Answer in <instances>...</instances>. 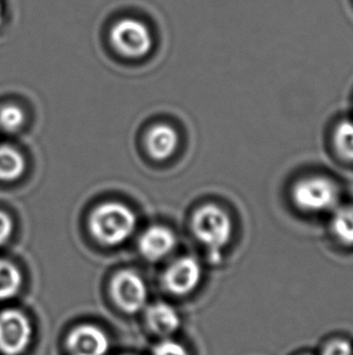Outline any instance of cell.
<instances>
[{
	"mask_svg": "<svg viewBox=\"0 0 353 355\" xmlns=\"http://www.w3.org/2000/svg\"><path fill=\"white\" fill-rule=\"evenodd\" d=\"M136 228L134 211L120 202H105L90 217L91 233L100 243L109 246L123 244Z\"/></svg>",
	"mask_w": 353,
	"mask_h": 355,
	"instance_id": "cell-1",
	"label": "cell"
},
{
	"mask_svg": "<svg viewBox=\"0 0 353 355\" xmlns=\"http://www.w3.org/2000/svg\"><path fill=\"white\" fill-rule=\"evenodd\" d=\"M191 230L210 254H219L234 236V223L229 212L215 204H206L194 212Z\"/></svg>",
	"mask_w": 353,
	"mask_h": 355,
	"instance_id": "cell-2",
	"label": "cell"
},
{
	"mask_svg": "<svg viewBox=\"0 0 353 355\" xmlns=\"http://www.w3.org/2000/svg\"><path fill=\"white\" fill-rule=\"evenodd\" d=\"M291 200L300 211L325 214L340 205V188L325 176H309L296 181L291 188Z\"/></svg>",
	"mask_w": 353,
	"mask_h": 355,
	"instance_id": "cell-3",
	"label": "cell"
},
{
	"mask_svg": "<svg viewBox=\"0 0 353 355\" xmlns=\"http://www.w3.org/2000/svg\"><path fill=\"white\" fill-rule=\"evenodd\" d=\"M33 329L28 318L17 309L0 312V353L22 355L28 349Z\"/></svg>",
	"mask_w": 353,
	"mask_h": 355,
	"instance_id": "cell-4",
	"label": "cell"
},
{
	"mask_svg": "<svg viewBox=\"0 0 353 355\" xmlns=\"http://www.w3.org/2000/svg\"><path fill=\"white\" fill-rule=\"evenodd\" d=\"M110 293L116 307L126 314L141 312L147 304L148 291L145 283L132 270L116 274L111 280Z\"/></svg>",
	"mask_w": 353,
	"mask_h": 355,
	"instance_id": "cell-5",
	"label": "cell"
},
{
	"mask_svg": "<svg viewBox=\"0 0 353 355\" xmlns=\"http://www.w3.org/2000/svg\"><path fill=\"white\" fill-rule=\"evenodd\" d=\"M111 43L126 58H142L152 48V37L141 21L123 19L111 31Z\"/></svg>",
	"mask_w": 353,
	"mask_h": 355,
	"instance_id": "cell-6",
	"label": "cell"
},
{
	"mask_svg": "<svg viewBox=\"0 0 353 355\" xmlns=\"http://www.w3.org/2000/svg\"><path fill=\"white\" fill-rule=\"evenodd\" d=\"M202 266L199 259L184 256L174 261L163 274V285L168 293L186 296L195 291L202 280Z\"/></svg>",
	"mask_w": 353,
	"mask_h": 355,
	"instance_id": "cell-7",
	"label": "cell"
},
{
	"mask_svg": "<svg viewBox=\"0 0 353 355\" xmlns=\"http://www.w3.org/2000/svg\"><path fill=\"white\" fill-rule=\"evenodd\" d=\"M109 346L107 334L93 324L73 327L64 342L68 355H105Z\"/></svg>",
	"mask_w": 353,
	"mask_h": 355,
	"instance_id": "cell-8",
	"label": "cell"
},
{
	"mask_svg": "<svg viewBox=\"0 0 353 355\" xmlns=\"http://www.w3.org/2000/svg\"><path fill=\"white\" fill-rule=\"evenodd\" d=\"M176 236L170 228L153 226L139 238V251L144 259L155 262L165 259L176 248Z\"/></svg>",
	"mask_w": 353,
	"mask_h": 355,
	"instance_id": "cell-9",
	"label": "cell"
},
{
	"mask_svg": "<svg viewBox=\"0 0 353 355\" xmlns=\"http://www.w3.org/2000/svg\"><path fill=\"white\" fill-rule=\"evenodd\" d=\"M145 322L156 336L168 338L179 330L181 320L176 309L165 302L154 303L145 311Z\"/></svg>",
	"mask_w": 353,
	"mask_h": 355,
	"instance_id": "cell-10",
	"label": "cell"
},
{
	"mask_svg": "<svg viewBox=\"0 0 353 355\" xmlns=\"http://www.w3.org/2000/svg\"><path fill=\"white\" fill-rule=\"evenodd\" d=\"M179 139L176 130L168 125H156L145 139L148 153L156 160H166L176 152Z\"/></svg>",
	"mask_w": 353,
	"mask_h": 355,
	"instance_id": "cell-11",
	"label": "cell"
},
{
	"mask_svg": "<svg viewBox=\"0 0 353 355\" xmlns=\"http://www.w3.org/2000/svg\"><path fill=\"white\" fill-rule=\"evenodd\" d=\"M330 231L340 244L353 246V205H339L332 211Z\"/></svg>",
	"mask_w": 353,
	"mask_h": 355,
	"instance_id": "cell-12",
	"label": "cell"
},
{
	"mask_svg": "<svg viewBox=\"0 0 353 355\" xmlns=\"http://www.w3.org/2000/svg\"><path fill=\"white\" fill-rule=\"evenodd\" d=\"M26 160L19 150L0 146V181H15L24 175Z\"/></svg>",
	"mask_w": 353,
	"mask_h": 355,
	"instance_id": "cell-13",
	"label": "cell"
},
{
	"mask_svg": "<svg viewBox=\"0 0 353 355\" xmlns=\"http://www.w3.org/2000/svg\"><path fill=\"white\" fill-rule=\"evenodd\" d=\"M22 277L15 264L0 259V301L15 297L21 288Z\"/></svg>",
	"mask_w": 353,
	"mask_h": 355,
	"instance_id": "cell-14",
	"label": "cell"
},
{
	"mask_svg": "<svg viewBox=\"0 0 353 355\" xmlns=\"http://www.w3.org/2000/svg\"><path fill=\"white\" fill-rule=\"evenodd\" d=\"M333 144L340 159L353 163V121L343 120L336 125Z\"/></svg>",
	"mask_w": 353,
	"mask_h": 355,
	"instance_id": "cell-15",
	"label": "cell"
},
{
	"mask_svg": "<svg viewBox=\"0 0 353 355\" xmlns=\"http://www.w3.org/2000/svg\"><path fill=\"white\" fill-rule=\"evenodd\" d=\"M24 123V113L19 107L14 105L0 108V129L6 132H14L21 129Z\"/></svg>",
	"mask_w": 353,
	"mask_h": 355,
	"instance_id": "cell-16",
	"label": "cell"
},
{
	"mask_svg": "<svg viewBox=\"0 0 353 355\" xmlns=\"http://www.w3.org/2000/svg\"><path fill=\"white\" fill-rule=\"evenodd\" d=\"M320 355H353V345L349 340L335 338L325 343Z\"/></svg>",
	"mask_w": 353,
	"mask_h": 355,
	"instance_id": "cell-17",
	"label": "cell"
},
{
	"mask_svg": "<svg viewBox=\"0 0 353 355\" xmlns=\"http://www.w3.org/2000/svg\"><path fill=\"white\" fill-rule=\"evenodd\" d=\"M153 355H190L185 347L171 338H165L153 348Z\"/></svg>",
	"mask_w": 353,
	"mask_h": 355,
	"instance_id": "cell-18",
	"label": "cell"
},
{
	"mask_svg": "<svg viewBox=\"0 0 353 355\" xmlns=\"http://www.w3.org/2000/svg\"><path fill=\"white\" fill-rule=\"evenodd\" d=\"M12 233V221L9 215L0 211V246L4 245Z\"/></svg>",
	"mask_w": 353,
	"mask_h": 355,
	"instance_id": "cell-19",
	"label": "cell"
},
{
	"mask_svg": "<svg viewBox=\"0 0 353 355\" xmlns=\"http://www.w3.org/2000/svg\"><path fill=\"white\" fill-rule=\"evenodd\" d=\"M0 19H1V10H0Z\"/></svg>",
	"mask_w": 353,
	"mask_h": 355,
	"instance_id": "cell-20",
	"label": "cell"
},
{
	"mask_svg": "<svg viewBox=\"0 0 353 355\" xmlns=\"http://www.w3.org/2000/svg\"><path fill=\"white\" fill-rule=\"evenodd\" d=\"M302 355H312V354H302Z\"/></svg>",
	"mask_w": 353,
	"mask_h": 355,
	"instance_id": "cell-21",
	"label": "cell"
},
{
	"mask_svg": "<svg viewBox=\"0 0 353 355\" xmlns=\"http://www.w3.org/2000/svg\"><path fill=\"white\" fill-rule=\"evenodd\" d=\"M125 355H131V354H125Z\"/></svg>",
	"mask_w": 353,
	"mask_h": 355,
	"instance_id": "cell-22",
	"label": "cell"
}]
</instances>
